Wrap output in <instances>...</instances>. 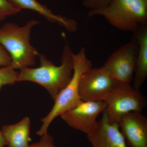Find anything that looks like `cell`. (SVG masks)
<instances>
[{
  "instance_id": "16",
  "label": "cell",
  "mask_w": 147,
  "mask_h": 147,
  "mask_svg": "<svg viewBox=\"0 0 147 147\" xmlns=\"http://www.w3.org/2000/svg\"><path fill=\"white\" fill-rule=\"evenodd\" d=\"M40 137L39 142L30 145V147H56L54 145L53 137L47 132Z\"/></svg>"
},
{
  "instance_id": "6",
  "label": "cell",
  "mask_w": 147,
  "mask_h": 147,
  "mask_svg": "<svg viewBox=\"0 0 147 147\" xmlns=\"http://www.w3.org/2000/svg\"><path fill=\"white\" fill-rule=\"evenodd\" d=\"M139 45L133 38L112 54L102 67L117 82L130 84L134 77Z\"/></svg>"
},
{
  "instance_id": "13",
  "label": "cell",
  "mask_w": 147,
  "mask_h": 147,
  "mask_svg": "<svg viewBox=\"0 0 147 147\" xmlns=\"http://www.w3.org/2000/svg\"><path fill=\"white\" fill-rule=\"evenodd\" d=\"M30 120L26 117L17 123L4 125L2 132L8 147H30Z\"/></svg>"
},
{
  "instance_id": "8",
  "label": "cell",
  "mask_w": 147,
  "mask_h": 147,
  "mask_svg": "<svg viewBox=\"0 0 147 147\" xmlns=\"http://www.w3.org/2000/svg\"><path fill=\"white\" fill-rule=\"evenodd\" d=\"M106 108L102 100L82 101L60 116L69 126L88 135L94 130L98 117Z\"/></svg>"
},
{
  "instance_id": "18",
  "label": "cell",
  "mask_w": 147,
  "mask_h": 147,
  "mask_svg": "<svg viewBox=\"0 0 147 147\" xmlns=\"http://www.w3.org/2000/svg\"><path fill=\"white\" fill-rule=\"evenodd\" d=\"M111 1L112 0H95V7L94 9L105 7L111 3Z\"/></svg>"
},
{
  "instance_id": "10",
  "label": "cell",
  "mask_w": 147,
  "mask_h": 147,
  "mask_svg": "<svg viewBox=\"0 0 147 147\" xmlns=\"http://www.w3.org/2000/svg\"><path fill=\"white\" fill-rule=\"evenodd\" d=\"M87 135L92 147H127L119 124L109 123L104 113L94 130Z\"/></svg>"
},
{
  "instance_id": "1",
  "label": "cell",
  "mask_w": 147,
  "mask_h": 147,
  "mask_svg": "<svg viewBox=\"0 0 147 147\" xmlns=\"http://www.w3.org/2000/svg\"><path fill=\"white\" fill-rule=\"evenodd\" d=\"M65 40L60 65H55L45 55L39 54V67L20 69L17 73V82H30L39 84L47 90L55 100L70 81L73 73V53Z\"/></svg>"
},
{
  "instance_id": "12",
  "label": "cell",
  "mask_w": 147,
  "mask_h": 147,
  "mask_svg": "<svg viewBox=\"0 0 147 147\" xmlns=\"http://www.w3.org/2000/svg\"><path fill=\"white\" fill-rule=\"evenodd\" d=\"M11 2L16 7L34 11L45 17L48 21L57 23L61 26L70 32L77 30V24L75 20L55 14L45 6L42 5L36 0H10Z\"/></svg>"
},
{
  "instance_id": "4",
  "label": "cell",
  "mask_w": 147,
  "mask_h": 147,
  "mask_svg": "<svg viewBox=\"0 0 147 147\" xmlns=\"http://www.w3.org/2000/svg\"><path fill=\"white\" fill-rule=\"evenodd\" d=\"M73 73L70 81L60 92L53 108L49 113L41 119L42 126L37 131L41 136L47 132L52 122L65 111L75 107L82 101L79 97V88L82 74L92 67L91 61L87 57L86 49L82 47L77 54L73 53Z\"/></svg>"
},
{
  "instance_id": "11",
  "label": "cell",
  "mask_w": 147,
  "mask_h": 147,
  "mask_svg": "<svg viewBox=\"0 0 147 147\" xmlns=\"http://www.w3.org/2000/svg\"><path fill=\"white\" fill-rule=\"evenodd\" d=\"M133 37L139 45L136 67L133 77V87L139 90L147 76V26L134 32Z\"/></svg>"
},
{
  "instance_id": "14",
  "label": "cell",
  "mask_w": 147,
  "mask_h": 147,
  "mask_svg": "<svg viewBox=\"0 0 147 147\" xmlns=\"http://www.w3.org/2000/svg\"><path fill=\"white\" fill-rule=\"evenodd\" d=\"M17 73L11 65L0 68V90L3 86L17 82Z\"/></svg>"
},
{
  "instance_id": "19",
  "label": "cell",
  "mask_w": 147,
  "mask_h": 147,
  "mask_svg": "<svg viewBox=\"0 0 147 147\" xmlns=\"http://www.w3.org/2000/svg\"><path fill=\"white\" fill-rule=\"evenodd\" d=\"M84 6L90 9H94L95 7V0H83Z\"/></svg>"
},
{
  "instance_id": "15",
  "label": "cell",
  "mask_w": 147,
  "mask_h": 147,
  "mask_svg": "<svg viewBox=\"0 0 147 147\" xmlns=\"http://www.w3.org/2000/svg\"><path fill=\"white\" fill-rule=\"evenodd\" d=\"M21 11L10 0H0V21L5 20L7 16L19 13Z\"/></svg>"
},
{
  "instance_id": "17",
  "label": "cell",
  "mask_w": 147,
  "mask_h": 147,
  "mask_svg": "<svg viewBox=\"0 0 147 147\" xmlns=\"http://www.w3.org/2000/svg\"><path fill=\"white\" fill-rule=\"evenodd\" d=\"M11 65L10 56L4 47L0 45V68Z\"/></svg>"
},
{
  "instance_id": "5",
  "label": "cell",
  "mask_w": 147,
  "mask_h": 147,
  "mask_svg": "<svg viewBox=\"0 0 147 147\" xmlns=\"http://www.w3.org/2000/svg\"><path fill=\"white\" fill-rule=\"evenodd\" d=\"M103 101L106 108L103 113L110 123L119 124L126 114L132 112H142L146 107L145 96L130 84L119 82Z\"/></svg>"
},
{
  "instance_id": "2",
  "label": "cell",
  "mask_w": 147,
  "mask_h": 147,
  "mask_svg": "<svg viewBox=\"0 0 147 147\" xmlns=\"http://www.w3.org/2000/svg\"><path fill=\"white\" fill-rule=\"evenodd\" d=\"M39 23L31 20L23 26L8 23L0 28V45L9 54L14 69L20 70L35 64L40 54L30 40L32 29Z\"/></svg>"
},
{
  "instance_id": "9",
  "label": "cell",
  "mask_w": 147,
  "mask_h": 147,
  "mask_svg": "<svg viewBox=\"0 0 147 147\" xmlns=\"http://www.w3.org/2000/svg\"><path fill=\"white\" fill-rule=\"evenodd\" d=\"M120 129L129 147H147V118L142 112L124 115L119 123Z\"/></svg>"
},
{
  "instance_id": "20",
  "label": "cell",
  "mask_w": 147,
  "mask_h": 147,
  "mask_svg": "<svg viewBox=\"0 0 147 147\" xmlns=\"http://www.w3.org/2000/svg\"><path fill=\"white\" fill-rule=\"evenodd\" d=\"M6 146L5 139L2 132V130H0V147H4Z\"/></svg>"
},
{
  "instance_id": "3",
  "label": "cell",
  "mask_w": 147,
  "mask_h": 147,
  "mask_svg": "<svg viewBox=\"0 0 147 147\" xmlns=\"http://www.w3.org/2000/svg\"><path fill=\"white\" fill-rule=\"evenodd\" d=\"M88 14L102 16L116 28L134 32L147 26V0H112L105 7L90 9Z\"/></svg>"
},
{
  "instance_id": "7",
  "label": "cell",
  "mask_w": 147,
  "mask_h": 147,
  "mask_svg": "<svg viewBox=\"0 0 147 147\" xmlns=\"http://www.w3.org/2000/svg\"><path fill=\"white\" fill-rule=\"evenodd\" d=\"M118 83L102 67H92L81 76L79 97L82 101H103Z\"/></svg>"
}]
</instances>
